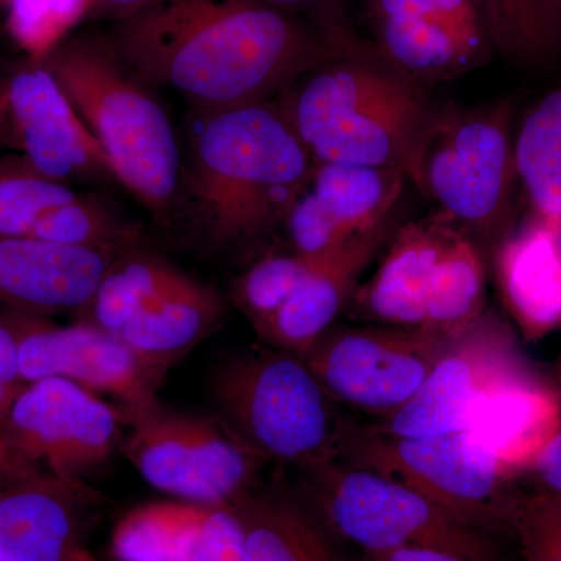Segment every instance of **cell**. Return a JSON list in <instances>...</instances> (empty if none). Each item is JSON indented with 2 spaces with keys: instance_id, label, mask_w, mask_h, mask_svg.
I'll return each mask as SVG.
<instances>
[{
  "instance_id": "ab89813d",
  "label": "cell",
  "mask_w": 561,
  "mask_h": 561,
  "mask_svg": "<svg viewBox=\"0 0 561 561\" xmlns=\"http://www.w3.org/2000/svg\"><path fill=\"white\" fill-rule=\"evenodd\" d=\"M0 144L13 146L9 113V95H7V81H0Z\"/></svg>"
},
{
  "instance_id": "44dd1931",
  "label": "cell",
  "mask_w": 561,
  "mask_h": 561,
  "mask_svg": "<svg viewBox=\"0 0 561 561\" xmlns=\"http://www.w3.org/2000/svg\"><path fill=\"white\" fill-rule=\"evenodd\" d=\"M231 504L242 523L243 561H341L330 531L298 494L256 485Z\"/></svg>"
},
{
  "instance_id": "ee69618b",
  "label": "cell",
  "mask_w": 561,
  "mask_h": 561,
  "mask_svg": "<svg viewBox=\"0 0 561 561\" xmlns=\"http://www.w3.org/2000/svg\"><path fill=\"white\" fill-rule=\"evenodd\" d=\"M557 232V242H559V250H560V256H561V228Z\"/></svg>"
},
{
  "instance_id": "4316f807",
  "label": "cell",
  "mask_w": 561,
  "mask_h": 561,
  "mask_svg": "<svg viewBox=\"0 0 561 561\" xmlns=\"http://www.w3.org/2000/svg\"><path fill=\"white\" fill-rule=\"evenodd\" d=\"M485 312V271L474 239L457 231L443 253L427 300V330L460 337Z\"/></svg>"
},
{
  "instance_id": "8d00e7d4",
  "label": "cell",
  "mask_w": 561,
  "mask_h": 561,
  "mask_svg": "<svg viewBox=\"0 0 561 561\" xmlns=\"http://www.w3.org/2000/svg\"><path fill=\"white\" fill-rule=\"evenodd\" d=\"M0 381L21 387L24 381L20 370V350L13 332L0 321Z\"/></svg>"
},
{
  "instance_id": "484cf974",
  "label": "cell",
  "mask_w": 561,
  "mask_h": 561,
  "mask_svg": "<svg viewBox=\"0 0 561 561\" xmlns=\"http://www.w3.org/2000/svg\"><path fill=\"white\" fill-rule=\"evenodd\" d=\"M191 278L171 262L151 254L136 253L114 260L83 311L90 316L87 323L116 335L140 309Z\"/></svg>"
},
{
  "instance_id": "f546056e",
  "label": "cell",
  "mask_w": 561,
  "mask_h": 561,
  "mask_svg": "<svg viewBox=\"0 0 561 561\" xmlns=\"http://www.w3.org/2000/svg\"><path fill=\"white\" fill-rule=\"evenodd\" d=\"M328 254V253H327ZM327 254H271L251 265L234 284V300L257 327L278 311Z\"/></svg>"
},
{
  "instance_id": "9a60e30c",
  "label": "cell",
  "mask_w": 561,
  "mask_h": 561,
  "mask_svg": "<svg viewBox=\"0 0 561 561\" xmlns=\"http://www.w3.org/2000/svg\"><path fill=\"white\" fill-rule=\"evenodd\" d=\"M7 95L13 147L36 171L61 183L111 175L102 147L41 62L13 73Z\"/></svg>"
},
{
  "instance_id": "6da1fadb",
  "label": "cell",
  "mask_w": 561,
  "mask_h": 561,
  "mask_svg": "<svg viewBox=\"0 0 561 561\" xmlns=\"http://www.w3.org/2000/svg\"><path fill=\"white\" fill-rule=\"evenodd\" d=\"M351 35L256 0H157L122 18L113 51L198 110H224L275 101Z\"/></svg>"
},
{
  "instance_id": "8992f818",
  "label": "cell",
  "mask_w": 561,
  "mask_h": 561,
  "mask_svg": "<svg viewBox=\"0 0 561 561\" xmlns=\"http://www.w3.org/2000/svg\"><path fill=\"white\" fill-rule=\"evenodd\" d=\"M511 121L507 103L432 108L405 160L408 179L470 238L507 231L519 183Z\"/></svg>"
},
{
  "instance_id": "74e56055",
  "label": "cell",
  "mask_w": 561,
  "mask_h": 561,
  "mask_svg": "<svg viewBox=\"0 0 561 561\" xmlns=\"http://www.w3.org/2000/svg\"><path fill=\"white\" fill-rule=\"evenodd\" d=\"M360 561H467L453 553L426 548H394L364 552Z\"/></svg>"
},
{
  "instance_id": "f6af8a7d",
  "label": "cell",
  "mask_w": 561,
  "mask_h": 561,
  "mask_svg": "<svg viewBox=\"0 0 561 561\" xmlns=\"http://www.w3.org/2000/svg\"><path fill=\"white\" fill-rule=\"evenodd\" d=\"M11 0H0V7H9Z\"/></svg>"
},
{
  "instance_id": "603a6c76",
  "label": "cell",
  "mask_w": 561,
  "mask_h": 561,
  "mask_svg": "<svg viewBox=\"0 0 561 561\" xmlns=\"http://www.w3.org/2000/svg\"><path fill=\"white\" fill-rule=\"evenodd\" d=\"M368 22L383 57L424 84L457 79L489 61L454 31L435 0L408 16L368 18Z\"/></svg>"
},
{
  "instance_id": "7a4b0ae2",
  "label": "cell",
  "mask_w": 561,
  "mask_h": 561,
  "mask_svg": "<svg viewBox=\"0 0 561 561\" xmlns=\"http://www.w3.org/2000/svg\"><path fill=\"white\" fill-rule=\"evenodd\" d=\"M313 164L275 101L201 110L190 138V186L209 238L247 243L283 224Z\"/></svg>"
},
{
  "instance_id": "30bf717a",
  "label": "cell",
  "mask_w": 561,
  "mask_h": 561,
  "mask_svg": "<svg viewBox=\"0 0 561 561\" xmlns=\"http://www.w3.org/2000/svg\"><path fill=\"white\" fill-rule=\"evenodd\" d=\"M13 460L33 474L83 481L102 470L124 443L119 405L62 378L25 382L0 424Z\"/></svg>"
},
{
  "instance_id": "83f0119b",
  "label": "cell",
  "mask_w": 561,
  "mask_h": 561,
  "mask_svg": "<svg viewBox=\"0 0 561 561\" xmlns=\"http://www.w3.org/2000/svg\"><path fill=\"white\" fill-rule=\"evenodd\" d=\"M494 54L540 68L561 51V0H482Z\"/></svg>"
},
{
  "instance_id": "d590c367",
  "label": "cell",
  "mask_w": 561,
  "mask_h": 561,
  "mask_svg": "<svg viewBox=\"0 0 561 561\" xmlns=\"http://www.w3.org/2000/svg\"><path fill=\"white\" fill-rule=\"evenodd\" d=\"M289 13H313L321 24L331 28H348L341 18V0H256Z\"/></svg>"
},
{
  "instance_id": "bcb514c9",
  "label": "cell",
  "mask_w": 561,
  "mask_h": 561,
  "mask_svg": "<svg viewBox=\"0 0 561 561\" xmlns=\"http://www.w3.org/2000/svg\"><path fill=\"white\" fill-rule=\"evenodd\" d=\"M90 561H98V560H95L94 557H92V559Z\"/></svg>"
},
{
  "instance_id": "8fae6325",
  "label": "cell",
  "mask_w": 561,
  "mask_h": 561,
  "mask_svg": "<svg viewBox=\"0 0 561 561\" xmlns=\"http://www.w3.org/2000/svg\"><path fill=\"white\" fill-rule=\"evenodd\" d=\"M454 341L427 328L332 324L302 359L337 404L382 420L415 397Z\"/></svg>"
},
{
  "instance_id": "e0dca14e",
  "label": "cell",
  "mask_w": 561,
  "mask_h": 561,
  "mask_svg": "<svg viewBox=\"0 0 561 561\" xmlns=\"http://www.w3.org/2000/svg\"><path fill=\"white\" fill-rule=\"evenodd\" d=\"M397 232L393 217L328 253L289 300L254 327L273 348L305 356L319 341L357 289V280L379 250Z\"/></svg>"
},
{
  "instance_id": "2e32d148",
  "label": "cell",
  "mask_w": 561,
  "mask_h": 561,
  "mask_svg": "<svg viewBox=\"0 0 561 561\" xmlns=\"http://www.w3.org/2000/svg\"><path fill=\"white\" fill-rule=\"evenodd\" d=\"M113 262L108 250L0 236V302L36 316L83 312Z\"/></svg>"
},
{
  "instance_id": "cb8c5ba5",
  "label": "cell",
  "mask_w": 561,
  "mask_h": 561,
  "mask_svg": "<svg viewBox=\"0 0 561 561\" xmlns=\"http://www.w3.org/2000/svg\"><path fill=\"white\" fill-rule=\"evenodd\" d=\"M221 316L219 294L191 278L140 309L116 335L142 359L168 371L172 362L209 334Z\"/></svg>"
},
{
  "instance_id": "4dcf8cb0",
  "label": "cell",
  "mask_w": 561,
  "mask_h": 561,
  "mask_svg": "<svg viewBox=\"0 0 561 561\" xmlns=\"http://www.w3.org/2000/svg\"><path fill=\"white\" fill-rule=\"evenodd\" d=\"M128 236V231L108 209L90 198L77 197L44 214L28 238L60 245L113 251L127 242Z\"/></svg>"
},
{
  "instance_id": "60d3db41",
  "label": "cell",
  "mask_w": 561,
  "mask_h": 561,
  "mask_svg": "<svg viewBox=\"0 0 561 561\" xmlns=\"http://www.w3.org/2000/svg\"><path fill=\"white\" fill-rule=\"evenodd\" d=\"M21 387L9 386V383L0 381V424H2L3 416H5L7 411H9L14 394L18 393V390H20Z\"/></svg>"
},
{
  "instance_id": "836d02e7",
  "label": "cell",
  "mask_w": 561,
  "mask_h": 561,
  "mask_svg": "<svg viewBox=\"0 0 561 561\" xmlns=\"http://www.w3.org/2000/svg\"><path fill=\"white\" fill-rule=\"evenodd\" d=\"M508 535L526 561H561V500L540 490H519Z\"/></svg>"
},
{
  "instance_id": "f35d334b",
  "label": "cell",
  "mask_w": 561,
  "mask_h": 561,
  "mask_svg": "<svg viewBox=\"0 0 561 561\" xmlns=\"http://www.w3.org/2000/svg\"><path fill=\"white\" fill-rule=\"evenodd\" d=\"M84 2H87L90 11L113 14V16L122 20V18L138 13V11L157 2V0H84Z\"/></svg>"
},
{
  "instance_id": "277c9868",
  "label": "cell",
  "mask_w": 561,
  "mask_h": 561,
  "mask_svg": "<svg viewBox=\"0 0 561 561\" xmlns=\"http://www.w3.org/2000/svg\"><path fill=\"white\" fill-rule=\"evenodd\" d=\"M90 128L121 181L146 208L165 214L180 190L181 157L161 103L124 69L113 50L76 41L39 61Z\"/></svg>"
},
{
  "instance_id": "9c48e42d",
  "label": "cell",
  "mask_w": 561,
  "mask_h": 561,
  "mask_svg": "<svg viewBox=\"0 0 561 561\" xmlns=\"http://www.w3.org/2000/svg\"><path fill=\"white\" fill-rule=\"evenodd\" d=\"M119 409L122 454L153 489L179 501L224 505L260 485L267 461L219 416L172 411L158 400Z\"/></svg>"
},
{
  "instance_id": "ffe728a7",
  "label": "cell",
  "mask_w": 561,
  "mask_h": 561,
  "mask_svg": "<svg viewBox=\"0 0 561 561\" xmlns=\"http://www.w3.org/2000/svg\"><path fill=\"white\" fill-rule=\"evenodd\" d=\"M497 284L504 305L526 337L561 328V256L557 232L531 216L504 236L496 251Z\"/></svg>"
},
{
  "instance_id": "7bdbcfd3",
  "label": "cell",
  "mask_w": 561,
  "mask_h": 561,
  "mask_svg": "<svg viewBox=\"0 0 561 561\" xmlns=\"http://www.w3.org/2000/svg\"><path fill=\"white\" fill-rule=\"evenodd\" d=\"M556 379H557V387H559L561 391V351L559 359H557V370H556Z\"/></svg>"
},
{
  "instance_id": "d6986e66",
  "label": "cell",
  "mask_w": 561,
  "mask_h": 561,
  "mask_svg": "<svg viewBox=\"0 0 561 561\" xmlns=\"http://www.w3.org/2000/svg\"><path fill=\"white\" fill-rule=\"evenodd\" d=\"M459 230L442 213L397 230L378 271L354 291L360 316L387 327L424 328L438 262Z\"/></svg>"
},
{
  "instance_id": "d6a6232c",
  "label": "cell",
  "mask_w": 561,
  "mask_h": 561,
  "mask_svg": "<svg viewBox=\"0 0 561 561\" xmlns=\"http://www.w3.org/2000/svg\"><path fill=\"white\" fill-rule=\"evenodd\" d=\"M169 561H243V529L234 505L195 504Z\"/></svg>"
},
{
  "instance_id": "4fadbf2b",
  "label": "cell",
  "mask_w": 561,
  "mask_h": 561,
  "mask_svg": "<svg viewBox=\"0 0 561 561\" xmlns=\"http://www.w3.org/2000/svg\"><path fill=\"white\" fill-rule=\"evenodd\" d=\"M0 321L14 334L24 382L62 378L94 393L110 394L121 408L157 401L165 370L142 359L117 335L92 327H55L44 316L9 311Z\"/></svg>"
},
{
  "instance_id": "f1b7e54d",
  "label": "cell",
  "mask_w": 561,
  "mask_h": 561,
  "mask_svg": "<svg viewBox=\"0 0 561 561\" xmlns=\"http://www.w3.org/2000/svg\"><path fill=\"white\" fill-rule=\"evenodd\" d=\"M80 197L61 183L44 175L24 157L0 160V236L28 238L44 214Z\"/></svg>"
},
{
  "instance_id": "52a82bcc",
  "label": "cell",
  "mask_w": 561,
  "mask_h": 561,
  "mask_svg": "<svg viewBox=\"0 0 561 561\" xmlns=\"http://www.w3.org/2000/svg\"><path fill=\"white\" fill-rule=\"evenodd\" d=\"M298 470L302 500L321 524L364 552L426 548L467 561H501L490 531L461 522L404 483L335 459Z\"/></svg>"
},
{
  "instance_id": "ac0fdd59",
  "label": "cell",
  "mask_w": 561,
  "mask_h": 561,
  "mask_svg": "<svg viewBox=\"0 0 561 561\" xmlns=\"http://www.w3.org/2000/svg\"><path fill=\"white\" fill-rule=\"evenodd\" d=\"M561 424V391L537 371L493 391L474 409L465 434L518 481L534 467Z\"/></svg>"
},
{
  "instance_id": "3957f363",
  "label": "cell",
  "mask_w": 561,
  "mask_h": 561,
  "mask_svg": "<svg viewBox=\"0 0 561 561\" xmlns=\"http://www.w3.org/2000/svg\"><path fill=\"white\" fill-rule=\"evenodd\" d=\"M426 87L351 35L275 102L313 161L404 169L432 110Z\"/></svg>"
},
{
  "instance_id": "7c38bea8",
  "label": "cell",
  "mask_w": 561,
  "mask_h": 561,
  "mask_svg": "<svg viewBox=\"0 0 561 561\" xmlns=\"http://www.w3.org/2000/svg\"><path fill=\"white\" fill-rule=\"evenodd\" d=\"M534 370L511 324L485 311L446 350L415 397L371 426L394 437L463 432L489 394Z\"/></svg>"
},
{
  "instance_id": "b9f144b4",
  "label": "cell",
  "mask_w": 561,
  "mask_h": 561,
  "mask_svg": "<svg viewBox=\"0 0 561 561\" xmlns=\"http://www.w3.org/2000/svg\"><path fill=\"white\" fill-rule=\"evenodd\" d=\"M0 472H25V474H33V472L25 471L21 468L10 453L7 451L5 445H3L2 438H0Z\"/></svg>"
},
{
  "instance_id": "7402d4cb",
  "label": "cell",
  "mask_w": 561,
  "mask_h": 561,
  "mask_svg": "<svg viewBox=\"0 0 561 561\" xmlns=\"http://www.w3.org/2000/svg\"><path fill=\"white\" fill-rule=\"evenodd\" d=\"M405 180L402 168L316 161L306 192L337 241L346 243L389 219Z\"/></svg>"
},
{
  "instance_id": "ba28073f",
  "label": "cell",
  "mask_w": 561,
  "mask_h": 561,
  "mask_svg": "<svg viewBox=\"0 0 561 561\" xmlns=\"http://www.w3.org/2000/svg\"><path fill=\"white\" fill-rule=\"evenodd\" d=\"M334 459L404 483L490 534H508L513 504L522 490L465 432L394 437L371 424L348 421Z\"/></svg>"
},
{
  "instance_id": "5b68a950",
  "label": "cell",
  "mask_w": 561,
  "mask_h": 561,
  "mask_svg": "<svg viewBox=\"0 0 561 561\" xmlns=\"http://www.w3.org/2000/svg\"><path fill=\"white\" fill-rule=\"evenodd\" d=\"M210 398L251 451L297 470L334 459L348 423L308 362L268 345L224 362L210 378Z\"/></svg>"
},
{
  "instance_id": "d4e9b609",
  "label": "cell",
  "mask_w": 561,
  "mask_h": 561,
  "mask_svg": "<svg viewBox=\"0 0 561 561\" xmlns=\"http://www.w3.org/2000/svg\"><path fill=\"white\" fill-rule=\"evenodd\" d=\"M516 175L531 216L561 228V83L531 108L515 139Z\"/></svg>"
},
{
  "instance_id": "e575fe53",
  "label": "cell",
  "mask_w": 561,
  "mask_h": 561,
  "mask_svg": "<svg viewBox=\"0 0 561 561\" xmlns=\"http://www.w3.org/2000/svg\"><path fill=\"white\" fill-rule=\"evenodd\" d=\"M526 476L531 483L530 489L561 500V424Z\"/></svg>"
},
{
  "instance_id": "1f68e13d",
  "label": "cell",
  "mask_w": 561,
  "mask_h": 561,
  "mask_svg": "<svg viewBox=\"0 0 561 561\" xmlns=\"http://www.w3.org/2000/svg\"><path fill=\"white\" fill-rule=\"evenodd\" d=\"M88 13L84 0H11L9 31L32 62H39Z\"/></svg>"
},
{
  "instance_id": "5bb4252c",
  "label": "cell",
  "mask_w": 561,
  "mask_h": 561,
  "mask_svg": "<svg viewBox=\"0 0 561 561\" xmlns=\"http://www.w3.org/2000/svg\"><path fill=\"white\" fill-rule=\"evenodd\" d=\"M106 505L83 481L0 472V561H90Z\"/></svg>"
}]
</instances>
